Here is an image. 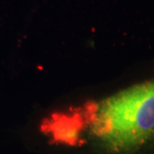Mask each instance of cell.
I'll return each instance as SVG.
<instances>
[]
</instances>
